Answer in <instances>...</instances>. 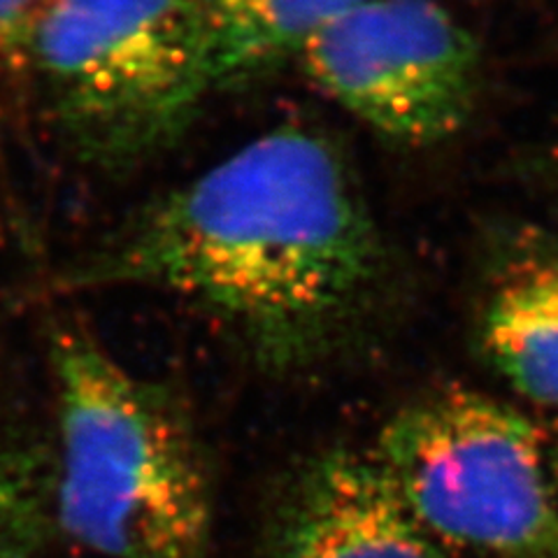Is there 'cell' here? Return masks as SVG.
Instances as JSON below:
<instances>
[{"instance_id": "1", "label": "cell", "mask_w": 558, "mask_h": 558, "mask_svg": "<svg viewBox=\"0 0 558 558\" xmlns=\"http://www.w3.org/2000/svg\"><path fill=\"white\" fill-rule=\"evenodd\" d=\"M389 254L328 135L277 126L137 213L26 301L145 289L215 317L260 368L307 373L368 324Z\"/></svg>"}, {"instance_id": "2", "label": "cell", "mask_w": 558, "mask_h": 558, "mask_svg": "<svg viewBox=\"0 0 558 558\" xmlns=\"http://www.w3.org/2000/svg\"><path fill=\"white\" fill-rule=\"evenodd\" d=\"M47 342L61 529L105 558H205L213 498L182 408L80 322L51 324Z\"/></svg>"}, {"instance_id": "3", "label": "cell", "mask_w": 558, "mask_h": 558, "mask_svg": "<svg viewBox=\"0 0 558 558\" xmlns=\"http://www.w3.org/2000/svg\"><path fill=\"white\" fill-rule=\"evenodd\" d=\"M28 70L63 143L110 172L168 149L209 98L194 0H49Z\"/></svg>"}, {"instance_id": "4", "label": "cell", "mask_w": 558, "mask_h": 558, "mask_svg": "<svg viewBox=\"0 0 558 558\" xmlns=\"http://www.w3.org/2000/svg\"><path fill=\"white\" fill-rule=\"evenodd\" d=\"M373 459L442 549L558 558L549 447L502 400L473 389L418 398L381 428Z\"/></svg>"}, {"instance_id": "5", "label": "cell", "mask_w": 558, "mask_h": 558, "mask_svg": "<svg viewBox=\"0 0 558 558\" xmlns=\"http://www.w3.org/2000/svg\"><path fill=\"white\" fill-rule=\"evenodd\" d=\"M299 57L319 92L396 143H440L475 108L477 43L435 0H365Z\"/></svg>"}, {"instance_id": "6", "label": "cell", "mask_w": 558, "mask_h": 558, "mask_svg": "<svg viewBox=\"0 0 558 558\" xmlns=\"http://www.w3.org/2000/svg\"><path fill=\"white\" fill-rule=\"evenodd\" d=\"M266 558H447L418 526L373 453L330 449L287 484Z\"/></svg>"}, {"instance_id": "7", "label": "cell", "mask_w": 558, "mask_h": 558, "mask_svg": "<svg viewBox=\"0 0 558 558\" xmlns=\"http://www.w3.org/2000/svg\"><path fill=\"white\" fill-rule=\"evenodd\" d=\"M482 342L523 398L558 410V252L523 260L488 295Z\"/></svg>"}, {"instance_id": "8", "label": "cell", "mask_w": 558, "mask_h": 558, "mask_svg": "<svg viewBox=\"0 0 558 558\" xmlns=\"http://www.w3.org/2000/svg\"><path fill=\"white\" fill-rule=\"evenodd\" d=\"M365 0H194L209 96L254 77Z\"/></svg>"}, {"instance_id": "9", "label": "cell", "mask_w": 558, "mask_h": 558, "mask_svg": "<svg viewBox=\"0 0 558 558\" xmlns=\"http://www.w3.org/2000/svg\"><path fill=\"white\" fill-rule=\"evenodd\" d=\"M49 0H0V73H26L35 26Z\"/></svg>"}, {"instance_id": "10", "label": "cell", "mask_w": 558, "mask_h": 558, "mask_svg": "<svg viewBox=\"0 0 558 558\" xmlns=\"http://www.w3.org/2000/svg\"><path fill=\"white\" fill-rule=\"evenodd\" d=\"M10 480L0 482V486L8 484ZM24 494L12 492L8 496H0V558H16L22 549L24 529L26 523L22 521V505Z\"/></svg>"}, {"instance_id": "11", "label": "cell", "mask_w": 558, "mask_h": 558, "mask_svg": "<svg viewBox=\"0 0 558 558\" xmlns=\"http://www.w3.org/2000/svg\"><path fill=\"white\" fill-rule=\"evenodd\" d=\"M549 463H551V475H554V484L558 492V442L554 447H549Z\"/></svg>"}, {"instance_id": "12", "label": "cell", "mask_w": 558, "mask_h": 558, "mask_svg": "<svg viewBox=\"0 0 558 558\" xmlns=\"http://www.w3.org/2000/svg\"><path fill=\"white\" fill-rule=\"evenodd\" d=\"M556 172H558V170H556Z\"/></svg>"}]
</instances>
